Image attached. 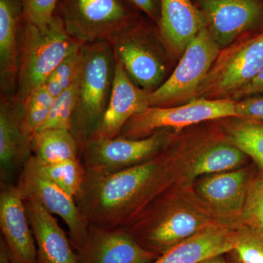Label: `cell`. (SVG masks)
I'll return each instance as SVG.
<instances>
[{"instance_id": "e0dca14e", "label": "cell", "mask_w": 263, "mask_h": 263, "mask_svg": "<svg viewBox=\"0 0 263 263\" xmlns=\"http://www.w3.org/2000/svg\"><path fill=\"white\" fill-rule=\"evenodd\" d=\"M247 156L227 141L211 142L195 148L181 162H175L169 156L170 174L172 181L181 180L192 183L200 176L234 171Z\"/></svg>"}, {"instance_id": "3957f363", "label": "cell", "mask_w": 263, "mask_h": 263, "mask_svg": "<svg viewBox=\"0 0 263 263\" xmlns=\"http://www.w3.org/2000/svg\"><path fill=\"white\" fill-rule=\"evenodd\" d=\"M82 45L67 34L60 17L54 16L44 27L26 22L19 46L15 103L24 108L31 95L44 84L62 60Z\"/></svg>"}, {"instance_id": "1f68e13d", "label": "cell", "mask_w": 263, "mask_h": 263, "mask_svg": "<svg viewBox=\"0 0 263 263\" xmlns=\"http://www.w3.org/2000/svg\"><path fill=\"white\" fill-rule=\"evenodd\" d=\"M54 98L48 93L45 86H41L31 95L24 105L25 110H37V109H50Z\"/></svg>"}, {"instance_id": "d6a6232c", "label": "cell", "mask_w": 263, "mask_h": 263, "mask_svg": "<svg viewBox=\"0 0 263 263\" xmlns=\"http://www.w3.org/2000/svg\"><path fill=\"white\" fill-rule=\"evenodd\" d=\"M261 93H263V67L253 80L237 91L233 96L235 98H238Z\"/></svg>"}, {"instance_id": "e575fe53", "label": "cell", "mask_w": 263, "mask_h": 263, "mask_svg": "<svg viewBox=\"0 0 263 263\" xmlns=\"http://www.w3.org/2000/svg\"><path fill=\"white\" fill-rule=\"evenodd\" d=\"M129 1L152 18H156L157 6H156L155 0H129Z\"/></svg>"}, {"instance_id": "5bb4252c", "label": "cell", "mask_w": 263, "mask_h": 263, "mask_svg": "<svg viewBox=\"0 0 263 263\" xmlns=\"http://www.w3.org/2000/svg\"><path fill=\"white\" fill-rule=\"evenodd\" d=\"M208 176L197 184V195L219 221L238 228L250 180L248 171L234 170Z\"/></svg>"}, {"instance_id": "7402d4cb", "label": "cell", "mask_w": 263, "mask_h": 263, "mask_svg": "<svg viewBox=\"0 0 263 263\" xmlns=\"http://www.w3.org/2000/svg\"><path fill=\"white\" fill-rule=\"evenodd\" d=\"M21 12L19 0H0V73L5 89L13 84L18 71L17 36Z\"/></svg>"}, {"instance_id": "277c9868", "label": "cell", "mask_w": 263, "mask_h": 263, "mask_svg": "<svg viewBox=\"0 0 263 263\" xmlns=\"http://www.w3.org/2000/svg\"><path fill=\"white\" fill-rule=\"evenodd\" d=\"M162 195L127 228L140 245L152 252L160 255L218 221L198 208L179 204Z\"/></svg>"}, {"instance_id": "9c48e42d", "label": "cell", "mask_w": 263, "mask_h": 263, "mask_svg": "<svg viewBox=\"0 0 263 263\" xmlns=\"http://www.w3.org/2000/svg\"><path fill=\"white\" fill-rule=\"evenodd\" d=\"M15 184L24 200L34 199L52 214L61 217L68 228L73 248L77 252L83 248L89 224L83 217L75 198L45 174L34 156L24 164Z\"/></svg>"}, {"instance_id": "d6986e66", "label": "cell", "mask_w": 263, "mask_h": 263, "mask_svg": "<svg viewBox=\"0 0 263 263\" xmlns=\"http://www.w3.org/2000/svg\"><path fill=\"white\" fill-rule=\"evenodd\" d=\"M238 239V228L216 221L161 254L152 263H200L231 252Z\"/></svg>"}, {"instance_id": "2e32d148", "label": "cell", "mask_w": 263, "mask_h": 263, "mask_svg": "<svg viewBox=\"0 0 263 263\" xmlns=\"http://www.w3.org/2000/svg\"><path fill=\"white\" fill-rule=\"evenodd\" d=\"M115 60L113 86L108 109L100 129L90 141L117 138L133 116L149 107V92L133 82L116 55Z\"/></svg>"}, {"instance_id": "44dd1931", "label": "cell", "mask_w": 263, "mask_h": 263, "mask_svg": "<svg viewBox=\"0 0 263 263\" xmlns=\"http://www.w3.org/2000/svg\"><path fill=\"white\" fill-rule=\"evenodd\" d=\"M160 32L162 41L176 56L206 27L201 11L191 0H160Z\"/></svg>"}, {"instance_id": "f546056e", "label": "cell", "mask_w": 263, "mask_h": 263, "mask_svg": "<svg viewBox=\"0 0 263 263\" xmlns=\"http://www.w3.org/2000/svg\"><path fill=\"white\" fill-rule=\"evenodd\" d=\"M82 46L67 55L52 73L60 80L64 90L70 87L75 81L80 65Z\"/></svg>"}, {"instance_id": "7a4b0ae2", "label": "cell", "mask_w": 263, "mask_h": 263, "mask_svg": "<svg viewBox=\"0 0 263 263\" xmlns=\"http://www.w3.org/2000/svg\"><path fill=\"white\" fill-rule=\"evenodd\" d=\"M115 66V54L110 43L83 44L76 108L70 129L80 152L103 123L111 95Z\"/></svg>"}, {"instance_id": "836d02e7", "label": "cell", "mask_w": 263, "mask_h": 263, "mask_svg": "<svg viewBox=\"0 0 263 263\" xmlns=\"http://www.w3.org/2000/svg\"><path fill=\"white\" fill-rule=\"evenodd\" d=\"M43 86H45L48 93L54 99L58 98L64 91V89L62 88L60 80L53 74H51L48 78Z\"/></svg>"}, {"instance_id": "4dcf8cb0", "label": "cell", "mask_w": 263, "mask_h": 263, "mask_svg": "<svg viewBox=\"0 0 263 263\" xmlns=\"http://www.w3.org/2000/svg\"><path fill=\"white\" fill-rule=\"evenodd\" d=\"M237 117L263 120V98L247 99L235 103Z\"/></svg>"}, {"instance_id": "8992f818", "label": "cell", "mask_w": 263, "mask_h": 263, "mask_svg": "<svg viewBox=\"0 0 263 263\" xmlns=\"http://www.w3.org/2000/svg\"><path fill=\"white\" fill-rule=\"evenodd\" d=\"M220 51L207 27L202 29L188 45L169 79L148 94L149 107H167L194 100Z\"/></svg>"}, {"instance_id": "83f0119b", "label": "cell", "mask_w": 263, "mask_h": 263, "mask_svg": "<svg viewBox=\"0 0 263 263\" xmlns=\"http://www.w3.org/2000/svg\"><path fill=\"white\" fill-rule=\"evenodd\" d=\"M230 252L235 263H263V237L239 226L236 245Z\"/></svg>"}, {"instance_id": "ac0fdd59", "label": "cell", "mask_w": 263, "mask_h": 263, "mask_svg": "<svg viewBox=\"0 0 263 263\" xmlns=\"http://www.w3.org/2000/svg\"><path fill=\"white\" fill-rule=\"evenodd\" d=\"M127 75L141 89L150 93L163 80L165 66L157 51L143 40L126 29L109 42Z\"/></svg>"}, {"instance_id": "9a60e30c", "label": "cell", "mask_w": 263, "mask_h": 263, "mask_svg": "<svg viewBox=\"0 0 263 263\" xmlns=\"http://www.w3.org/2000/svg\"><path fill=\"white\" fill-rule=\"evenodd\" d=\"M201 13L213 39L226 48L260 17L257 0H200Z\"/></svg>"}, {"instance_id": "f1b7e54d", "label": "cell", "mask_w": 263, "mask_h": 263, "mask_svg": "<svg viewBox=\"0 0 263 263\" xmlns=\"http://www.w3.org/2000/svg\"><path fill=\"white\" fill-rule=\"evenodd\" d=\"M59 0H25L24 13L26 22L39 27H46L54 18Z\"/></svg>"}, {"instance_id": "4fadbf2b", "label": "cell", "mask_w": 263, "mask_h": 263, "mask_svg": "<svg viewBox=\"0 0 263 263\" xmlns=\"http://www.w3.org/2000/svg\"><path fill=\"white\" fill-rule=\"evenodd\" d=\"M79 263H152L160 254L140 245L127 229L89 226Z\"/></svg>"}, {"instance_id": "30bf717a", "label": "cell", "mask_w": 263, "mask_h": 263, "mask_svg": "<svg viewBox=\"0 0 263 263\" xmlns=\"http://www.w3.org/2000/svg\"><path fill=\"white\" fill-rule=\"evenodd\" d=\"M169 140L167 133L160 132L141 139L117 137L91 141L81 151V160L86 171L112 174L155 158Z\"/></svg>"}, {"instance_id": "8d00e7d4", "label": "cell", "mask_w": 263, "mask_h": 263, "mask_svg": "<svg viewBox=\"0 0 263 263\" xmlns=\"http://www.w3.org/2000/svg\"><path fill=\"white\" fill-rule=\"evenodd\" d=\"M200 263H230L224 259V257H222V255L216 256V257H212L205 259V260L202 261Z\"/></svg>"}, {"instance_id": "cb8c5ba5", "label": "cell", "mask_w": 263, "mask_h": 263, "mask_svg": "<svg viewBox=\"0 0 263 263\" xmlns=\"http://www.w3.org/2000/svg\"><path fill=\"white\" fill-rule=\"evenodd\" d=\"M226 141L249 156L263 170V124L243 119L230 124Z\"/></svg>"}, {"instance_id": "4316f807", "label": "cell", "mask_w": 263, "mask_h": 263, "mask_svg": "<svg viewBox=\"0 0 263 263\" xmlns=\"http://www.w3.org/2000/svg\"><path fill=\"white\" fill-rule=\"evenodd\" d=\"M76 98L77 75L70 87L64 90L63 92L58 98L54 99L46 122L37 132L47 129H64L70 130L72 117L75 111Z\"/></svg>"}, {"instance_id": "ffe728a7", "label": "cell", "mask_w": 263, "mask_h": 263, "mask_svg": "<svg viewBox=\"0 0 263 263\" xmlns=\"http://www.w3.org/2000/svg\"><path fill=\"white\" fill-rule=\"evenodd\" d=\"M24 202L37 247V263H79L70 238L53 214L34 199Z\"/></svg>"}, {"instance_id": "8fae6325", "label": "cell", "mask_w": 263, "mask_h": 263, "mask_svg": "<svg viewBox=\"0 0 263 263\" xmlns=\"http://www.w3.org/2000/svg\"><path fill=\"white\" fill-rule=\"evenodd\" d=\"M0 230L11 263H37V247L15 183H0Z\"/></svg>"}, {"instance_id": "6da1fadb", "label": "cell", "mask_w": 263, "mask_h": 263, "mask_svg": "<svg viewBox=\"0 0 263 263\" xmlns=\"http://www.w3.org/2000/svg\"><path fill=\"white\" fill-rule=\"evenodd\" d=\"M169 155L112 174L86 171L76 203L89 226L127 229L172 181Z\"/></svg>"}, {"instance_id": "603a6c76", "label": "cell", "mask_w": 263, "mask_h": 263, "mask_svg": "<svg viewBox=\"0 0 263 263\" xmlns=\"http://www.w3.org/2000/svg\"><path fill=\"white\" fill-rule=\"evenodd\" d=\"M32 155L41 164L81 158L80 148L69 129H47L33 135Z\"/></svg>"}, {"instance_id": "d4e9b609", "label": "cell", "mask_w": 263, "mask_h": 263, "mask_svg": "<svg viewBox=\"0 0 263 263\" xmlns=\"http://www.w3.org/2000/svg\"><path fill=\"white\" fill-rule=\"evenodd\" d=\"M45 174L60 187L74 198L80 191L84 182L86 169L81 158L53 164H41Z\"/></svg>"}, {"instance_id": "7c38bea8", "label": "cell", "mask_w": 263, "mask_h": 263, "mask_svg": "<svg viewBox=\"0 0 263 263\" xmlns=\"http://www.w3.org/2000/svg\"><path fill=\"white\" fill-rule=\"evenodd\" d=\"M33 133L25 109L2 100L0 105V183H14L32 156Z\"/></svg>"}, {"instance_id": "ba28073f", "label": "cell", "mask_w": 263, "mask_h": 263, "mask_svg": "<svg viewBox=\"0 0 263 263\" xmlns=\"http://www.w3.org/2000/svg\"><path fill=\"white\" fill-rule=\"evenodd\" d=\"M61 13L67 34L82 44L110 42L127 29L129 19L119 0H64Z\"/></svg>"}, {"instance_id": "5b68a950", "label": "cell", "mask_w": 263, "mask_h": 263, "mask_svg": "<svg viewBox=\"0 0 263 263\" xmlns=\"http://www.w3.org/2000/svg\"><path fill=\"white\" fill-rule=\"evenodd\" d=\"M263 67V32L219 52L194 100L233 95L253 80Z\"/></svg>"}, {"instance_id": "484cf974", "label": "cell", "mask_w": 263, "mask_h": 263, "mask_svg": "<svg viewBox=\"0 0 263 263\" xmlns=\"http://www.w3.org/2000/svg\"><path fill=\"white\" fill-rule=\"evenodd\" d=\"M239 226L263 237V170L249 180Z\"/></svg>"}, {"instance_id": "52a82bcc", "label": "cell", "mask_w": 263, "mask_h": 263, "mask_svg": "<svg viewBox=\"0 0 263 263\" xmlns=\"http://www.w3.org/2000/svg\"><path fill=\"white\" fill-rule=\"evenodd\" d=\"M234 100L229 99H197L176 107H148L133 116L117 137L141 139L156 129L182 128L204 121L237 117Z\"/></svg>"}, {"instance_id": "d590c367", "label": "cell", "mask_w": 263, "mask_h": 263, "mask_svg": "<svg viewBox=\"0 0 263 263\" xmlns=\"http://www.w3.org/2000/svg\"><path fill=\"white\" fill-rule=\"evenodd\" d=\"M0 263H11L8 249L2 238L0 240Z\"/></svg>"}]
</instances>
